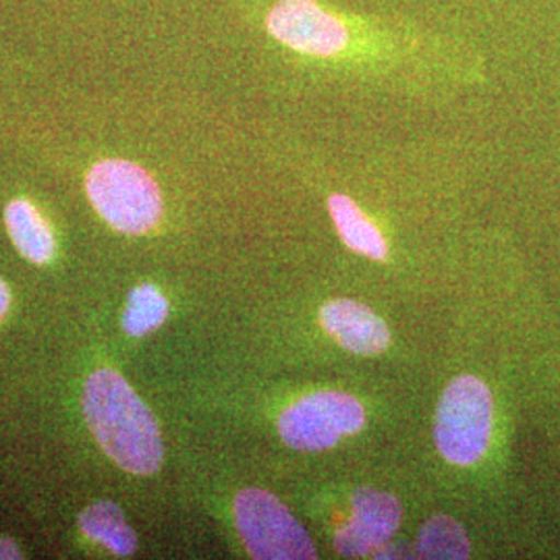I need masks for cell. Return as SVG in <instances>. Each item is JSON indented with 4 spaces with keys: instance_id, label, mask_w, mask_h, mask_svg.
Masks as SVG:
<instances>
[{
    "instance_id": "7a4b0ae2",
    "label": "cell",
    "mask_w": 560,
    "mask_h": 560,
    "mask_svg": "<svg viewBox=\"0 0 560 560\" xmlns=\"http://www.w3.org/2000/svg\"><path fill=\"white\" fill-rule=\"evenodd\" d=\"M83 413L102 451L120 469L138 476L159 471L161 430L148 405L115 370L94 372L83 388Z\"/></svg>"
},
{
    "instance_id": "5bb4252c",
    "label": "cell",
    "mask_w": 560,
    "mask_h": 560,
    "mask_svg": "<svg viewBox=\"0 0 560 560\" xmlns=\"http://www.w3.org/2000/svg\"><path fill=\"white\" fill-rule=\"evenodd\" d=\"M21 559L20 546L11 538H0V560Z\"/></svg>"
},
{
    "instance_id": "8fae6325",
    "label": "cell",
    "mask_w": 560,
    "mask_h": 560,
    "mask_svg": "<svg viewBox=\"0 0 560 560\" xmlns=\"http://www.w3.org/2000/svg\"><path fill=\"white\" fill-rule=\"evenodd\" d=\"M80 527L90 540L98 541L117 557H129L138 548L136 532L127 525L122 511L115 502L90 504L80 515Z\"/></svg>"
},
{
    "instance_id": "6da1fadb",
    "label": "cell",
    "mask_w": 560,
    "mask_h": 560,
    "mask_svg": "<svg viewBox=\"0 0 560 560\" xmlns=\"http://www.w3.org/2000/svg\"><path fill=\"white\" fill-rule=\"evenodd\" d=\"M241 4L268 52L301 80L444 96L488 75L476 42L411 15L361 11L339 0Z\"/></svg>"
},
{
    "instance_id": "4fadbf2b",
    "label": "cell",
    "mask_w": 560,
    "mask_h": 560,
    "mask_svg": "<svg viewBox=\"0 0 560 560\" xmlns=\"http://www.w3.org/2000/svg\"><path fill=\"white\" fill-rule=\"evenodd\" d=\"M168 316V301L152 284H141L131 291L122 312V330L131 337H143L156 330Z\"/></svg>"
},
{
    "instance_id": "ba28073f",
    "label": "cell",
    "mask_w": 560,
    "mask_h": 560,
    "mask_svg": "<svg viewBox=\"0 0 560 560\" xmlns=\"http://www.w3.org/2000/svg\"><path fill=\"white\" fill-rule=\"evenodd\" d=\"M320 320L326 332L349 353L378 355L390 345L386 322L360 301H330L322 307Z\"/></svg>"
},
{
    "instance_id": "30bf717a",
    "label": "cell",
    "mask_w": 560,
    "mask_h": 560,
    "mask_svg": "<svg viewBox=\"0 0 560 560\" xmlns=\"http://www.w3.org/2000/svg\"><path fill=\"white\" fill-rule=\"evenodd\" d=\"M9 235L21 256L34 264H46L55 254V240L38 210L25 200L11 201L4 210Z\"/></svg>"
},
{
    "instance_id": "3957f363",
    "label": "cell",
    "mask_w": 560,
    "mask_h": 560,
    "mask_svg": "<svg viewBox=\"0 0 560 560\" xmlns=\"http://www.w3.org/2000/svg\"><path fill=\"white\" fill-rule=\"evenodd\" d=\"M88 196L102 219L127 235H141L161 221L159 183L129 161H102L85 177Z\"/></svg>"
},
{
    "instance_id": "9c48e42d",
    "label": "cell",
    "mask_w": 560,
    "mask_h": 560,
    "mask_svg": "<svg viewBox=\"0 0 560 560\" xmlns=\"http://www.w3.org/2000/svg\"><path fill=\"white\" fill-rule=\"evenodd\" d=\"M326 206H328L330 219L337 226V233L347 247H351L353 252H358L365 258L386 260V254H388L386 241L382 240L378 226L365 217V212L361 210L360 203L353 196L340 189H332L326 196Z\"/></svg>"
},
{
    "instance_id": "277c9868",
    "label": "cell",
    "mask_w": 560,
    "mask_h": 560,
    "mask_svg": "<svg viewBox=\"0 0 560 560\" xmlns=\"http://www.w3.org/2000/svg\"><path fill=\"white\" fill-rule=\"evenodd\" d=\"M494 421L488 386L469 374L457 376L442 393L434 441L442 457L455 465H474L486 455Z\"/></svg>"
},
{
    "instance_id": "52a82bcc",
    "label": "cell",
    "mask_w": 560,
    "mask_h": 560,
    "mask_svg": "<svg viewBox=\"0 0 560 560\" xmlns=\"http://www.w3.org/2000/svg\"><path fill=\"white\" fill-rule=\"evenodd\" d=\"M400 504L393 494L376 488H360L351 499V517L335 534L342 557L360 559L376 552L395 536L400 525Z\"/></svg>"
},
{
    "instance_id": "5b68a950",
    "label": "cell",
    "mask_w": 560,
    "mask_h": 560,
    "mask_svg": "<svg viewBox=\"0 0 560 560\" xmlns=\"http://www.w3.org/2000/svg\"><path fill=\"white\" fill-rule=\"evenodd\" d=\"M241 540L254 559L312 560L316 546L282 502L260 488L241 490L235 499Z\"/></svg>"
},
{
    "instance_id": "9a60e30c",
    "label": "cell",
    "mask_w": 560,
    "mask_h": 560,
    "mask_svg": "<svg viewBox=\"0 0 560 560\" xmlns=\"http://www.w3.org/2000/svg\"><path fill=\"white\" fill-rule=\"evenodd\" d=\"M9 303H11V295H9V289L4 284V280L0 279V318L7 314L9 310Z\"/></svg>"
},
{
    "instance_id": "8992f818",
    "label": "cell",
    "mask_w": 560,
    "mask_h": 560,
    "mask_svg": "<svg viewBox=\"0 0 560 560\" xmlns=\"http://www.w3.org/2000/svg\"><path fill=\"white\" fill-rule=\"evenodd\" d=\"M365 423L360 400L339 390H320L293 402L279 420L280 439L301 453H320Z\"/></svg>"
},
{
    "instance_id": "7c38bea8",
    "label": "cell",
    "mask_w": 560,
    "mask_h": 560,
    "mask_svg": "<svg viewBox=\"0 0 560 560\" xmlns=\"http://www.w3.org/2000/svg\"><path fill=\"white\" fill-rule=\"evenodd\" d=\"M418 555L421 559H467V534L459 523L451 517H432L421 527Z\"/></svg>"
}]
</instances>
